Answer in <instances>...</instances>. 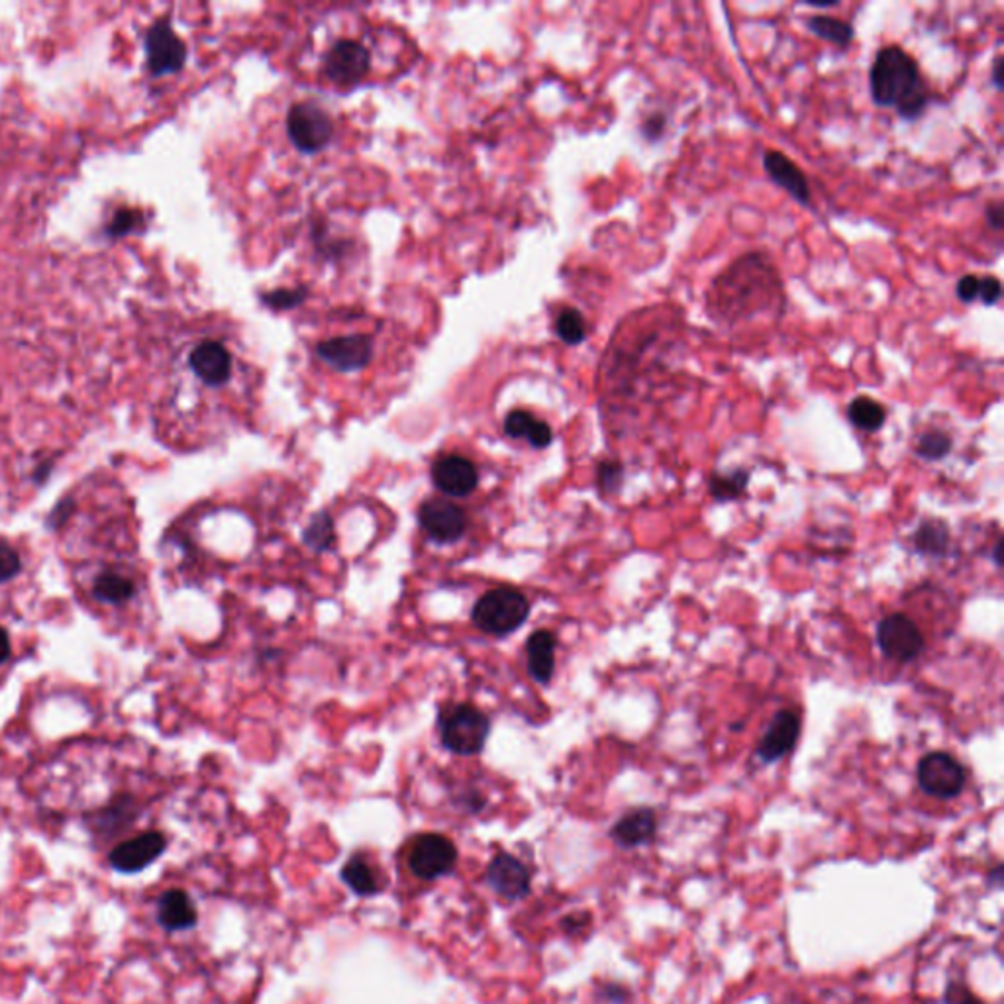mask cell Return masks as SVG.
Here are the masks:
<instances>
[{
    "label": "cell",
    "instance_id": "1",
    "mask_svg": "<svg viewBox=\"0 0 1004 1004\" xmlns=\"http://www.w3.org/2000/svg\"><path fill=\"white\" fill-rule=\"evenodd\" d=\"M379 32L372 26L349 20L318 22L311 28L298 58L306 61L304 68L318 77L322 85L344 89L369 81L377 65L385 61Z\"/></svg>",
    "mask_w": 1004,
    "mask_h": 1004
},
{
    "label": "cell",
    "instance_id": "2",
    "mask_svg": "<svg viewBox=\"0 0 1004 1004\" xmlns=\"http://www.w3.org/2000/svg\"><path fill=\"white\" fill-rule=\"evenodd\" d=\"M707 308L712 321L728 328L755 316L775 314L779 318L785 308L781 275L768 255L760 252L742 255L712 281Z\"/></svg>",
    "mask_w": 1004,
    "mask_h": 1004
},
{
    "label": "cell",
    "instance_id": "3",
    "mask_svg": "<svg viewBox=\"0 0 1004 1004\" xmlns=\"http://www.w3.org/2000/svg\"><path fill=\"white\" fill-rule=\"evenodd\" d=\"M308 362L313 369L332 375H362L369 372L385 354V329L372 318H347L322 329L308 342Z\"/></svg>",
    "mask_w": 1004,
    "mask_h": 1004
},
{
    "label": "cell",
    "instance_id": "4",
    "mask_svg": "<svg viewBox=\"0 0 1004 1004\" xmlns=\"http://www.w3.org/2000/svg\"><path fill=\"white\" fill-rule=\"evenodd\" d=\"M871 99L881 109H893L904 120H916L929 109V85L919 63L901 45H885L875 53L870 71Z\"/></svg>",
    "mask_w": 1004,
    "mask_h": 1004
},
{
    "label": "cell",
    "instance_id": "5",
    "mask_svg": "<svg viewBox=\"0 0 1004 1004\" xmlns=\"http://www.w3.org/2000/svg\"><path fill=\"white\" fill-rule=\"evenodd\" d=\"M530 617V602L523 592L508 587L485 592L473 607L471 620L481 632L489 636H508L516 632Z\"/></svg>",
    "mask_w": 1004,
    "mask_h": 1004
},
{
    "label": "cell",
    "instance_id": "6",
    "mask_svg": "<svg viewBox=\"0 0 1004 1004\" xmlns=\"http://www.w3.org/2000/svg\"><path fill=\"white\" fill-rule=\"evenodd\" d=\"M489 734V718L471 704H454L439 717L442 743L457 755L481 753Z\"/></svg>",
    "mask_w": 1004,
    "mask_h": 1004
},
{
    "label": "cell",
    "instance_id": "7",
    "mask_svg": "<svg viewBox=\"0 0 1004 1004\" xmlns=\"http://www.w3.org/2000/svg\"><path fill=\"white\" fill-rule=\"evenodd\" d=\"M919 785L924 793L952 801L960 797L967 781V773L960 761L947 751H930L919 763Z\"/></svg>",
    "mask_w": 1004,
    "mask_h": 1004
},
{
    "label": "cell",
    "instance_id": "8",
    "mask_svg": "<svg viewBox=\"0 0 1004 1004\" xmlns=\"http://www.w3.org/2000/svg\"><path fill=\"white\" fill-rule=\"evenodd\" d=\"M148 68L153 75H173L185 68L189 51L168 18L153 22L145 34Z\"/></svg>",
    "mask_w": 1004,
    "mask_h": 1004
},
{
    "label": "cell",
    "instance_id": "9",
    "mask_svg": "<svg viewBox=\"0 0 1004 1004\" xmlns=\"http://www.w3.org/2000/svg\"><path fill=\"white\" fill-rule=\"evenodd\" d=\"M456 861V844L442 834L418 835L408 853V868L423 881H434L446 875L454 870Z\"/></svg>",
    "mask_w": 1004,
    "mask_h": 1004
},
{
    "label": "cell",
    "instance_id": "10",
    "mask_svg": "<svg viewBox=\"0 0 1004 1004\" xmlns=\"http://www.w3.org/2000/svg\"><path fill=\"white\" fill-rule=\"evenodd\" d=\"M878 646L886 658L909 663L924 651V636L912 618L896 612L879 622Z\"/></svg>",
    "mask_w": 1004,
    "mask_h": 1004
},
{
    "label": "cell",
    "instance_id": "11",
    "mask_svg": "<svg viewBox=\"0 0 1004 1004\" xmlns=\"http://www.w3.org/2000/svg\"><path fill=\"white\" fill-rule=\"evenodd\" d=\"M418 523L432 540L452 544L464 536L467 516L464 508L457 507L446 498H428L418 510Z\"/></svg>",
    "mask_w": 1004,
    "mask_h": 1004
},
{
    "label": "cell",
    "instance_id": "12",
    "mask_svg": "<svg viewBox=\"0 0 1004 1004\" xmlns=\"http://www.w3.org/2000/svg\"><path fill=\"white\" fill-rule=\"evenodd\" d=\"M487 885L503 899L508 901H520L530 893L533 878L530 870L524 865L523 861L510 855V853H497L490 860L487 873H485Z\"/></svg>",
    "mask_w": 1004,
    "mask_h": 1004
},
{
    "label": "cell",
    "instance_id": "13",
    "mask_svg": "<svg viewBox=\"0 0 1004 1004\" xmlns=\"http://www.w3.org/2000/svg\"><path fill=\"white\" fill-rule=\"evenodd\" d=\"M432 481L448 497H467L479 485V471L467 457L444 456L432 465Z\"/></svg>",
    "mask_w": 1004,
    "mask_h": 1004
},
{
    "label": "cell",
    "instance_id": "14",
    "mask_svg": "<svg viewBox=\"0 0 1004 1004\" xmlns=\"http://www.w3.org/2000/svg\"><path fill=\"white\" fill-rule=\"evenodd\" d=\"M799 734H801L799 714H794L793 710H779L775 717L771 718L765 734L761 736L755 753L763 763H775L793 750Z\"/></svg>",
    "mask_w": 1004,
    "mask_h": 1004
},
{
    "label": "cell",
    "instance_id": "15",
    "mask_svg": "<svg viewBox=\"0 0 1004 1004\" xmlns=\"http://www.w3.org/2000/svg\"><path fill=\"white\" fill-rule=\"evenodd\" d=\"M165 835L160 832L135 835L110 852V865L122 873L142 871L165 850Z\"/></svg>",
    "mask_w": 1004,
    "mask_h": 1004
},
{
    "label": "cell",
    "instance_id": "16",
    "mask_svg": "<svg viewBox=\"0 0 1004 1004\" xmlns=\"http://www.w3.org/2000/svg\"><path fill=\"white\" fill-rule=\"evenodd\" d=\"M763 170L779 189L791 194L797 203L809 206L812 203V191L804 171L785 153L769 150L763 155Z\"/></svg>",
    "mask_w": 1004,
    "mask_h": 1004
},
{
    "label": "cell",
    "instance_id": "17",
    "mask_svg": "<svg viewBox=\"0 0 1004 1004\" xmlns=\"http://www.w3.org/2000/svg\"><path fill=\"white\" fill-rule=\"evenodd\" d=\"M658 832V817L651 809H633L626 812L622 819L610 830V838L617 842L620 848L633 850L640 845L648 844L651 838Z\"/></svg>",
    "mask_w": 1004,
    "mask_h": 1004
},
{
    "label": "cell",
    "instance_id": "18",
    "mask_svg": "<svg viewBox=\"0 0 1004 1004\" xmlns=\"http://www.w3.org/2000/svg\"><path fill=\"white\" fill-rule=\"evenodd\" d=\"M557 640L548 630H536L526 641L528 673L541 684H548L556 673Z\"/></svg>",
    "mask_w": 1004,
    "mask_h": 1004
},
{
    "label": "cell",
    "instance_id": "19",
    "mask_svg": "<svg viewBox=\"0 0 1004 1004\" xmlns=\"http://www.w3.org/2000/svg\"><path fill=\"white\" fill-rule=\"evenodd\" d=\"M503 428H505V434H507L508 438L526 439L536 449L548 448L549 444L554 442L551 426L546 420L536 418L528 410L508 413Z\"/></svg>",
    "mask_w": 1004,
    "mask_h": 1004
},
{
    "label": "cell",
    "instance_id": "20",
    "mask_svg": "<svg viewBox=\"0 0 1004 1004\" xmlns=\"http://www.w3.org/2000/svg\"><path fill=\"white\" fill-rule=\"evenodd\" d=\"M196 919H199L196 909L185 891L173 889L161 895L160 904H158V920L163 929L173 930V932L193 929Z\"/></svg>",
    "mask_w": 1004,
    "mask_h": 1004
},
{
    "label": "cell",
    "instance_id": "21",
    "mask_svg": "<svg viewBox=\"0 0 1004 1004\" xmlns=\"http://www.w3.org/2000/svg\"><path fill=\"white\" fill-rule=\"evenodd\" d=\"M342 879L359 896L377 895L381 886H383L381 885L379 873L362 855H354V858L347 860L344 870H342Z\"/></svg>",
    "mask_w": 1004,
    "mask_h": 1004
},
{
    "label": "cell",
    "instance_id": "22",
    "mask_svg": "<svg viewBox=\"0 0 1004 1004\" xmlns=\"http://www.w3.org/2000/svg\"><path fill=\"white\" fill-rule=\"evenodd\" d=\"M912 544L922 556L944 557L950 548V530L940 520H926L912 536Z\"/></svg>",
    "mask_w": 1004,
    "mask_h": 1004
},
{
    "label": "cell",
    "instance_id": "23",
    "mask_svg": "<svg viewBox=\"0 0 1004 1004\" xmlns=\"http://www.w3.org/2000/svg\"><path fill=\"white\" fill-rule=\"evenodd\" d=\"M848 418L858 430L879 432L886 420L885 406L871 397L853 398L848 406Z\"/></svg>",
    "mask_w": 1004,
    "mask_h": 1004
},
{
    "label": "cell",
    "instance_id": "24",
    "mask_svg": "<svg viewBox=\"0 0 1004 1004\" xmlns=\"http://www.w3.org/2000/svg\"><path fill=\"white\" fill-rule=\"evenodd\" d=\"M750 485V471L748 469H734L730 473H714L710 475V497L718 503H730L742 497Z\"/></svg>",
    "mask_w": 1004,
    "mask_h": 1004
},
{
    "label": "cell",
    "instance_id": "25",
    "mask_svg": "<svg viewBox=\"0 0 1004 1004\" xmlns=\"http://www.w3.org/2000/svg\"><path fill=\"white\" fill-rule=\"evenodd\" d=\"M807 28L811 30L812 34L834 43L842 50L852 45L853 36H855L850 22L835 17H811L807 20Z\"/></svg>",
    "mask_w": 1004,
    "mask_h": 1004
},
{
    "label": "cell",
    "instance_id": "26",
    "mask_svg": "<svg viewBox=\"0 0 1004 1004\" xmlns=\"http://www.w3.org/2000/svg\"><path fill=\"white\" fill-rule=\"evenodd\" d=\"M135 595V585L130 577L120 574H102L94 581V597L101 602L120 605L126 602Z\"/></svg>",
    "mask_w": 1004,
    "mask_h": 1004
},
{
    "label": "cell",
    "instance_id": "27",
    "mask_svg": "<svg viewBox=\"0 0 1004 1004\" xmlns=\"http://www.w3.org/2000/svg\"><path fill=\"white\" fill-rule=\"evenodd\" d=\"M556 334L567 346H579L587 339V322L577 308H564L557 314Z\"/></svg>",
    "mask_w": 1004,
    "mask_h": 1004
},
{
    "label": "cell",
    "instance_id": "28",
    "mask_svg": "<svg viewBox=\"0 0 1004 1004\" xmlns=\"http://www.w3.org/2000/svg\"><path fill=\"white\" fill-rule=\"evenodd\" d=\"M334 538H336L334 523H332V518L326 513L314 515L313 520L308 523L306 530H304V544L308 548H313L314 551H326V549L332 548Z\"/></svg>",
    "mask_w": 1004,
    "mask_h": 1004
},
{
    "label": "cell",
    "instance_id": "29",
    "mask_svg": "<svg viewBox=\"0 0 1004 1004\" xmlns=\"http://www.w3.org/2000/svg\"><path fill=\"white\" fill-rule=\"evenodd\" d=\"M954 448V439L942 430L924 432L916 444V454L926 462H940Z\"/></svg>",
    "mask_w": 1004,
    "mask_h": 1004
},
{
    "label": "cell",
    "instance_id": "30",
    "mask_svg": "<svg viewBox=\"0 0 1004 1004\" xmlns=\"http://www.w3.org/2000/svg\"><path fill=\"white\" fill-rule=\"evenodd\" d=\"M625 483V467L618 462H600L597 467V485L602 495H615Z\"/></svg>",
    "mask_w": 1004,
    "mask_h": 1004
},
{
    "label": "cell",
    "instance_id": "31",
    "mask_svg": "<svg viewBox=\"0 0 1004 1004\" xmlns=\"http://www.w3.org/2000/svg\"><path fill=\"white\" fill-rule=\"evenodd\" d=\"M140 220H142L140 212L132 211V209H120L114 214L112 222H110L109 234H112V236H124V234L132 232L140 224Z\"/></svg>",
    "mask_w": 1004,
    "mask_h": 1004
},
{
    "label": "cell",
    "instance_id": "32",
    "mask_svg": "<svg viewBox=\"0 0 1004 1004\" xmlns=\"http://www.w3.org/2000/svg\"><path fill=\"white\" fill-rule=\"evenodd\" d=\"M667 130L666 112H651L646 119L641 120L640 132L648 142H658L663 138Z\"/></svg>",
    "mask_w": 1004,
    "mask_h": 1004
},
{
    "label": "cell",
    "instance_id": "33",
    "mask_svg": "<svg viewBox=\"0 0 1004 1004\" xmlns=\"http://www.w3.org/2000/svg\"><path fill=\"white\" fill-rule=\"evenodd\" d=\"M944 1004H985L967 985L960 981L950 983L944 993Z\"/></svg>",
    "mask_w": 1004,
    "mask_h": 1004
},
{
    "label": "cell",
    "instance_id": "34",
    "mask_svg": "<svg viewBox=\"0 0 1004 1004\" xmlns=\"http://www.w3.org/2000/svg\"><path fill=\"white\" fill-rule=\"evenodd\" d=\"M18 571H20V557L17 551L7 544H0V582L14 579Z\"/></svg>",
    "mask_w": 1004,
    "mask_h": 1004
},
{
    "label": "cell",
    "instance_id": "35",
    "mask_svg": "<svg viewBox=\"0 0 1004 1004\" xmlns=\"http://www.w3.org/2000/svg\"><path fill=\"white\" fill-rule=\"evenodd\" d=\"M955 295H957V298L965 304L980 301V277H977V275H963V277L957 281Z\"/></svg>",
    "mask_w": 1004,
    "mask_h": 1004
},
{
    "label": "cell",
    "instance_id": "36",
    "mask_svg": "<svg viewBox=\"0 0 1004 1004\" xmlns=\"http://www.w3.org/2000/svg\"><path fill=\"white\" fill-rule=\"evenodd\" d=\"M1003 296V285L996 277H980V301L987 306L998 303Z\"/></svg>",
    "mask_w": 1004,
    "mask_h": 1004
},
{
    "label": "cell",
    "instance_id": "37",
    "mask_svg": "<svg viewBox=\"0 0 1004 1004\" xmlns=\"http://www.w3.org/2000/svg\"><path fill=\"white\" fill-rule=\"evenodd\" d=\"M985 219H987L988 229L996 230V232H1001L1004 226V209L1001 203H991L987 206V211H985Z\"/></svg>",
    "mask_w": 1004,
    "mask_h": 1004
},
{
    "label": "cell",
    "instance_id": "38",
    "mask_svg": "<svg viewBox=\"0 0 1004 1004\" xmlns=\"http://www.w3.org/2000/svg\"><path fill=\"white\" fill-rule=\"evenodd\" d=\"M991 81H993V85L1001 91L1003 89V60L1001 58H996L995 63H993V69H991Z\"/></svg>",
    "mask_w": 1004,
    "mask_h": 1004
},
{
    "label": "cell",
    "instance_id": "39",
    "mask_svg": "<svg viewBox=\"0 0 1004 1004\" xmlns=\"http://www.w3.org/2000/svg\"><path fill=\"white\" fill-rule=\"evenodd\" d=\"M10 656V638L9 633L0 628V663H4Z\"/></svg>",
    "mask_w": 1004,
    "mask_h": 1004
},
{
    "label": "cell",
    "instance_id": "40",
    "mask_svg": "<svg viewBox=\"0 0 1004 1004\" xmlns=\"http://www.w3.org/2000/svg\"><path fill=\"white\" fill-rule=\"evenodd\" d=\"M1001 548H1003V541L998 540L995 544V551H993V559H995L996 566H1001Z\"/></svg>",
    "mask_w": 1004,
    "mask_h": 1004
}]
</instances>
